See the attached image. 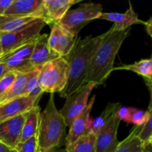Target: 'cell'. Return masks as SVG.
<instances>
[{"instance_id":"6da1fadb","label":"cell","mask_w":152,"mask_h":152,"mask_svg":"<svg viewBox=\"0 0 152 152\" xmlns=\"http://www.w3.org/2000/svg\"><path fill=\"white\" fill-rule=\"evenodd\" d=\"M130 34V28L117 31L111 27L103 34L96 48L88 73L86 83L98 86L103 84L112 72L115 58L123 42Z\"/></svg>"},{"instance_id":"7a4b0ae2","label":"cell","mask_w":152,"mask_h":152,"mask_svg":"<svg viewBox=\"0 0 152 152\" xmlns=\"http://www.w3.org/2000/svg\"><path fill=\"white\" fill-rule=\"evenodd\" d=\"M102 37L103 34L95 37L88 36L83 39L78 37L69 54L64 57L68 64L69 73L66 87L60 93L62 97L67 98L86 84L92 58Z\"/></svg>"},{"instance_id":"3957f363","label":"cell","mask_w":152,"mask_h":152,"mask_svg":"<svg viewBox=\"0 0 152 152\" xmlns=\"http://www.w3.org/2000/svg\"><path fill=\"white\" fill-rule=\"evenodd\" d=\"M65 120L56 108L53 94H51L45 109L40 113L37 137L38 148H55L61 145L66 129Z\"/></svg>"},{"instance_id":"277c9868","label":"cell","mask_w":152,"mask_h":152,"mask_svg":"<svg viewBox=\"0 0 152 152\" xmlns=\"http://www.w3.org/2000/svg\"><path fill=\"white\" fill-rule=\"evenodd\" d=\"M69 67L64 57H58L40 67L38 82L43 93L59 94L67 86Z\"/></svg>"},{"instance_id":"5b68a950","label":"cell","mask_w":152,"mask_h":152,"mask_svg":"<svg viewBox=\"0 0 152 152\" xmlns=\"http://www.w3.org/2000/svg\"><path fill=\"white\" fill-rule=\"evenodd\" d=\"M102 5L94 2L83 4L75 10H68L58 25L75 36L91 21L99 19Z\"/></svg>"},{"instance_id":"8992f818","label":"cell","mask_w":152,"mask_h":152,"mask_svg":"<svg viewBox=\"0 0 152 152\" xmlns=\"http://www.w3.org/2000/svg\"><path fill=\"white\" fill-rule=\"evenodd\" d=\"M45 25V22L42 19H39L16 31L0 33V44L3 54L34 41L40 35V32Z\"/></svg>"},{"instance_id":"52a82bcc","label":"cell","mask_w":152,"mask_h":152,"mask_svg":"<svg viewBox=\"0 0 152 152\" xmlns=\"http://www.w3.org/2000/svg\"><path fill=\"white\" fill-rule=\"evenodd\" d=\"M95 87L96 86L93 83H86L66 98L63 107L59 111L66 126L70 127L76 117L85 109L88 102L89 96Z\"/></svg>"},{"instance_id":"ba28073f","label":"cell","mask_w":152,"mask_h":152,"mask_svg":"<svg viewBox=\"0 0 152 152\" xmlns=\"http://www.w3.org/2000/svg\"><path fill=\"white\" fill-rule=\"evenodd\" d=\"M78 37V36L74 35L59 25L56 24L52 25L48 42L53 52L59 56L65 57L71 51Z\"/></svg>"},{"instance_id":"9c48e42d","label":"cell","mask_w":152,"mask_h":152,"mask_svg":"<svg viewBox=\"0 0 152 152\" xmlns=\"http://www.w3.org/2000/svg\"><path fill=\"white\" fill-rule=\"evenodd\" d=\"M120 120L117 114L96 134L95 141V152H114L119 141L117 140V131Z\"/></svg>"},{"instance_id":"30bf717a","label":"cell","mask_w":152,"mask_h":152,"mask_svg":"<svg viewBox=\"0 0 152 152\" xmlns=\"http://www.w3.org/2000/svg\"><path fill=\"white\" fill-rule=\"evenodd\" d=\"M80 0H43V21L46 25L59 24L70 7Z\"/></svg>"},{"instance_id":"8fae6325","label":"cell","mask_w":152,"mask_h":152,"mask_svg":"<svg viewBox=\"0 0 152 152\" xmlns=\"http://www.w3.org/2000/svg\"><path fill=\"white\" fill-rule=\"evenodd\" d=\"M25 113L0 123V142L12 148H16L20 140Z\"/></svg>"},{"instance_id":"7c38bea8","label":"cell","mask_w":152,"mask_h":152,"mask_svg":"<svg viewBox=\"0 0 152 152\" xmlns=\"http://www.w3.org/2000/svg\"><path fill=\"white\" fill-rule=\"evenodd\" d=\"M38 99L22 96L10 100L0 106V123L28 112L38 105Z\"/></svg>"},{"instance_id":"4fadbf2b","label":"cell","mask_w":152,"mask_h":152,"mask_svg":"<svg viewBox=\"0 0 152 152\" xmlns=\"http://www.w3.org/2000/svg\"><path fill=\"white\" fill-rule=\"evenodd\" d=\"M42 3L43 0H13L4 15L34 16L43 20Z\"/></svg>"},{"instance_id":"5bb4252c","label":"cell","mask_w":152,"mask_h":152,"mask_svg":"<svg viewBox=\"0 0 152 152\" xmlns=\"http://www.w3.org/2000/svg\"><path fill=\"white\" fill-rule=\"evenodd\" d=\"M96 96H93L91 100L88 102L85 109L76 117L70 126L69 133L65 138L66 145L72 143L78 139L80 137L90 133L89 132V122H90V114L93 108Z\"/></svg>"},{"instance_id":"9a60e30c","label":"cell","mask_w":152,"mask_h":152,"mask_svg":"<svg viewBox=\"0 0 152 152\" xmlns=\"http://www.w3.org/2000/svg\"><path fill=\"white\" fill-rule=\"evenodd\" d=\"M48 39V34H40L34 42V50L30 61L35 68H39L47 62L60 57L50 48Z\"/></svg>"},{"instance_id":"2e32d148","label":"cell","mask_w":152,"mask_h":152,"mask_svg":"<svg viewBox=\"0 0 152 152\" xmlns=\"http://www.w3.org/2000/svg\"><path fill=\"white\" fill-rule=\"evenodd\" d=\"M99 19H104L110 22H114L112 28L117 31L130 28L131 26L136 24H144V21L140 20L138 18L137 14L134 10L132 4L130 3V7L125 13H114V12H102L101 13Z\"/></svg>"},{"instance_id":"e0dca14e","label":"cell","mask_w":152,"mask_h":152,"mask_svg":"<svg viewBox=\"0 0 152 152\" xmlns=\"http://www.w3.org/2000/svg\"><path fill=\"white\" fill-rule=\"evenodd\" d=\"M40 107L36 105L25 113V121L22 126L19 142H25L37 134L40 116Z\"/></svg>"},{"instance_id":"ac0fdd59","label":"cell","mask_w":152,"mask_h":152,"mask_svg":"<svg viewBox=\"0 0 152 152\" xmlns=\"http://www.w3.org/2000/svg\"><path fill=\"white\" fill-rule=\"evenodd\" d=\"M117 70H127L142 76L145 80V83L148 89L151 90L152 76V61L151 59H142L138 62L129 65H122L118 67H114L112 71Z\"/></svg>"},{"instance_id":"d6986e66","label":"cell","mask_w":152,"mask_h":152,"mask_svg":"<svg viewBox=\"0 0 152 152\" xmlns=\"http://www.w3.org/2000/svg\"><path fill=\"white\" fill-rule=\"evenodd\" d=\"M120 106L121 105L119 102L109 103L99 117L94 119L90 118L89 132L96 135L111 120V119L117 114V111Z\"/></svg>"},{"instance_id":"ffe728a7","label":"cell","mask_w":152,"mask_h":152,"mask_svg":"<svg viewBox=\"0 0 152 152\" xmlns=\"http://www.w3.org/2000/svg\"><path fill=\"white\" fill-rule=\"evenodd\" d=\"M41 19L34 16H0V33H9L16 31L30 23Z\"/></svg>"},{"instance_id":"44dd1931","label":"cell","mask_w":152,"mask_h":152,"mask_svg":"<svg viewBox=\"0 0 152 152\" xmlns=\"http://www.w3.org/2000/svg\"><path fill=\"white\" fill-rule=\"evenodd\" d=\"M28 74L17 73L16 77L12 86L0 96V106L10 100L25 96V89L27 83Z\"/></svg>"},{"instance_id":"7402d4cb","label":"cell","mask_w":152,"mask_h":152,"mask_svg":"<svg viewBox=\"0 0 152 152\" xmlns=\"http://www.w3.org/2000/svg\"><path fill=\"white\" fill-rule=\"evenodd\" d=\"M140 127V126H134L129 136L123 141L119 142L114 152H148L137 137Z\"/></svg>"},{"instance_id":"603a6c76","label":"cell","mask_w":152,"mask_h":152,"mask_svg":"<svg viewBox=\"0 0 152 152\" xmlns=\"http://www.w3.org/2000/svg\"><path fill=\"white\" fill-rule=\"evenodd\" d=\"M0 63L4 64L9 71L22 74H28L35 68L30 59H24L7 54H2L0 56Z\"/></svg>"},{"instance_id":"cb8c5ba5","label":"cell","mask_w":152,"mask_h":152,"mask_svg":"<svg viewBox=\"0 0 152 152\" xmlns=\"http://www.w3.org/2000/svg\"><path fill=\"white\" fill-rule=\"evenodd\" d=\"M96 136L88 133L80 137L74 142L66 145L68 152H95Z\"/></svg>"},{"instance_id":"d4e9b609","label":"cell","mask_w":152,"mask_h":152,"mask_svg":"<svg viewBox=\"0 0 152 152\" xmlns=\"http://www.w3.org/2000/svg\"><path fill=\"white\" fill-rule=\"evenodd\" d=\"M39 68H34L33 71L28 73L27 83L25 89V96L34 98L39 100L42 94H43L42 90L40 88L38 82V76L39 73Z\"/></svg>"},{"instance_id":"484cf974","label":"cell","mask_w":152,"mask_h":152,"mask_svg":"<svg viewBox=\"0 0 152 152\" xmlns=\"http://www.w3.org/2000/svg\"><path fill=\"white\" fill-rule=\"evenodd\" d=\"M151 116H152L151 101L147 111L137 109L135 108H130V119L129 123H133L135 126H142L146 123Z\"/></svg>"},{"instance_id":"4316f807","label":"cell","mask_w":152,"mask_h":152,"mask_svg":"<svg viewBox=\"0 0 152 152\" xmlns=\"http://www.w3.org/2000/svg\"><path fill=\"white\" fill-rule=\"evenodd\" d=\"M152 116L148 118L146 123L140 127L139 132L137 133V137L142 142L144 148L148 152H150L151 145L152 143Z\"/></svg>"},{"instance_id":"83f0119b","label":"cell","mask_w":152,"mask_h":152,"mask_svg":"<svg viewBox=\"0 0 152 152\" xmlns=\"http://www.w3.org/2000/svg\"><path fill=\"white\" fill-rule=\"evenodd\" d=\"M35 40L28 43V44L24 45L21 46V47L13 49V50H10V51L7 52L6 53H4V54L16 56V57L22 58V59H31V54H32L33 50H34Z\"/></svg>"},{"instance_id":"f1b7e54d","label":"cell","mask_w":152,"mask_h":152,"mask_svg":"<svg viewBox=\"0 0 152 152\" xmlns=\"http://www.w3.org/2000/svg\"><path fill=\"white\" fill-rule=\"evenodd\" d=\"M15 149L17 152H37L38 149L37 134L25 142L18 143Z\"/></svg>"},{"instance_id":"f546056e","label":"cell","mask_w":152,"mask_h":152,"mask_svg":"<svg viewBox=\"0 0 152 152\" xmlns=\"http://www.w3.org/2000/svg\"><path fill=\"white\" fill-rule=\"evenodd\" d=\"M17 73L9 71L0 78V96L4 93L14 82Z\"/></svg>"},{"instance_id":"4dcf8cb0","label":"cell","mask_w":152,"mask_h":152,"mask_svg":"<svg viewBox=\"0 0 152 152\" xmlns=\"http://www.w3.org/2000/svg\"><path fill=\"white\" fill-rule=\"evenodd\" d=\"M117 116L119 119L126 123H129V119H130V108L128 107L120 106L117 112Z\"/></svg>"},{"instance_id":"1f68e13d","label":"cell","mask_w":152,"mask_h":152,"mask_svg":"<svg viewBox=\"0 0 152 152\" xmlns=\"http://www.w3.org/2000/svg\"><path fill=\"white\" fill-rule=\"evenodd\" d=\"M13 0H0V16H3Z\"/></svg>"},{"instance_id":"d6a6232c","label":"cell","mask_w":152,"mask_h":152,"mask_svg":"<svg viewBox=\"0 0 152 152\" xmlns=\"http://www.w3.org/2000/svg\"><path fill=\"white\" fill-rule=\"evenodd\" d=\"M37 152H68V151L66 148L59 149V148H57V147H55V148H48V149H41V148H38Z\"/></svg>"},{"instance_id":"836d02e7","label":"cell","mask_w":152,"mask_h":152,"mask_svg":"<svg viewBox=\"0 0 152 152\" xmlns=\"http://www.w3.org/2000/svg\"><path fill=\"white\" fill-rule=\"evenodd\" d=\"M144 25L145 26V31H146L147 34H148V36L152 37V17L149 19V20L147 21V22H144Z\"/></svg>"},{"instance_id":"e575fe53","label":"cell","mask_w":152,"mask_h":152,"mask_svg":"<svg viewBox=\"0 0 152 152\" xmlns=\"http://www.w3.org/2000/svg\"><path fill=\"white\" fill-rule=\"evenodd\" d=\"M0 152H17L16 149L12 148L7 146V145L4 144L3 142H0Z\"/></svg>"},{"instance_id":"d590c367","label":"cell","mask_w":152,"mask_h":152,"mask_svg":"<svg viewBox=\"0 0 152 152\" xmlns=\"http://www.w3.org/2000/svg\"><path fill=\"white\" fill-rule=\"evenodd\" d=\"M8 71L9 70L7 69V68L4 65V64L0 63V78H1V77H3V76H4L6 73L8 72Z\"/></svg>"},{"instance_id":"8d00e7d4","label":"cell","mask_w":152,"mask_h":152,"mask_svg":"<svg viewBox=\"0 0 152 152\" xmlns=\"http://www.w3.org/2000/svg\"><path fill=\"white\" fill-rule=\"evenodd\" d=\"M3 54V51H2V48H1V44H0V56Z\"/></svg>"}]
</instances>
